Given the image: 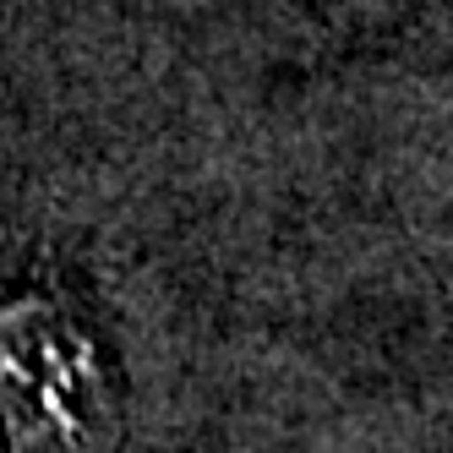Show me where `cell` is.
<instances>
[{
	"label": "cell",
	"mask_w": 453,
	"mask_h": 453,
	"mask_svg": "<svg viewBox=\"0 0 453 453\" xmlns=\"http://www.w3.org/2000/svg\"><path fill=\"white\" fill-rule=\"evenodd\" d=\"M34 355L44 366H27L12 339H0V382H6V426L17 437V453H99L104 442V388L88 377V349L44 322V311H22Z\"/></svg>",
	"instance_id": "1"
}]
</instances>
